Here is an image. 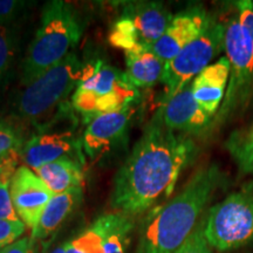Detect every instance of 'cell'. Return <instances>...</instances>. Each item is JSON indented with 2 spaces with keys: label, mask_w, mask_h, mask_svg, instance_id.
Listing matches in <instances>:
<instances>
[{
  "label": "cell",
  "mask_w": 253,
  "mask_h": 253,
  "mask_svg": "<svg viewBox=\"0 0 253 253\" xmlns=\"http://www.w3.org/2000/svg\"><path fill=\"white\" fill-rule=\"evenodd\" d=\"M237 17H238L240 24L246 28L250 37L253 40V1L251 0H240L236 2Z\"/></svg>",
  "instance_id": "obj_27"
},
{
  "label": "cell",
  "mask_w": 253,
  "mask_h": 253,
  "mask_svg": "<svg viewBox=\"0 0 253 253\" xmlns=\"http://www.w3.org/2000/svg\"><path fill=\"white\" fill-rule=\"evenodd\" d=\"M213 21L214 19L202 6L185 9L173 17L166 33L151 49L167 63L202 36Z\"/></svg>",
  "instance_id": "obj_14"
},
{
  "label": "cell",
  "mask_w": 253,
  "mask_h": 253,
  "mask_svg": "<svg viewBox=\"0 0 253 253\" xmlns=\"http://www.w3.org/2000/svg\"><path fill=\"white\" fill-rule=\"evenodd\" d=\"M26 7L25 1L14 0H0V26L13 21Z\"/></svg>",
  "instance_id": "obj_26"
},
{
  "label": "cell",
  "mask_w": 253,
  "mask_h": 253,
  "mask_svg": "<svg viewBox=\"0 0 253 253\" xmlns=\"http://www.w3.org/2000/svg\"><path fill=\"white\" fill-rule=\"evenodd\" d=\"M138 100L140 91L126 73L99 60L84 65L72 95V107L89 123L97 116L135 106Z\"/></svg>",
  "instance_id": "obj_4"
},
{
  "label": "cell",
  "mask_w": 253,
  "mask_h": 253,
  "mask_svg": "<svg viewBox=\"0 0 253 253\" xmlns=\"http://www.w3.org/2000/svg\"><path fill=\"white\" fill-rule=\"evenodd\" d=\"M224 49L230 61L229 84L210 130L232 120L245 108L253 95V40L237 14L225 25Z\"/></svg>",
  "instance_id": "obj_6"
},
{
  "label": "cell",
  "mask_w": 253,
  "mask_h": 253,
  "mask_svg": "<svg viewBox=\"0 0 253 253\" xmlns=\"http://www.w3.org/2000/svg\"><path fill=\"white\" fill-rule=\"evenodd\" d=\"M84 163L72 158H62L38 168L34 172L42 179L54 195L84 186Z\"/></svg>",
  "instance_id": "obj_19"
},
{
  "label": "cell",
  "mask_w": 253,
  "mask_h": 253,
  "mask_svg": "<svg viewBox=\"0 0 253 253\" xmlns=\"http://www.w3.org/2000/svg\"><path fill=\"white\" fill-rule=\"evenodd\" d=\"M197 153L194 140L164 125L158 108L114 179L110 205L116 212L137 216L169 197L183 170Z\"/></svg>",
  "instance_id": "obj_1"
},
{
  "label": "cell",
  "mask_w": 253,
  "mask_h": 253,
  "mask_svg": "<svg viewBox=\"0 0 253 253\" xmlns=\"http://www.w3.org/2000/svg\"><path fill=\"white\" fill-rule=\"evenodd\" d=\"M209 245L230 252L253 243V181L213 205L204 217Z\"/></svg>",
  "instance_id": "obj_7"
},
{
  "label": "cell",
  "mask_w": 253,
  "mask_h": 253,
  "mask_svg": "<svg viewBox=\"0 0 253 253\" xmlns=\"http://www.w3.org/2000/svg\"><path fill=\"white\" fill-rule=\"evenodd\" d=\"M136 108V106L126 107L91 120L81 137L84 154L91 161H99L122 145L126 140Z\"/></svg>",
  "instance_id": "obj_12"
},
{
  "label": "cell",
  "mask_w": 253,
  "mask_h": 253,
  "mask_svg": "<svg viewBox=\"0 0 253 253\" xmlns=\"http://www.w3.org/2000/svg\"><path fill=\"white\" fill-rule=\"evenodd\" d=\"M26 225L21 220L0 219V249H5L21 238Z\"/></svg>",
  "instance_id": "obj_24"
},
{
  "label": "cell",
  "mask_w": 253,
  "mask_h": 253,
  "mask_svg": "<svg viewBox=\"0 0 253 253\" xmlns=\"http://www.w3.org/2000/svg\"><path fill=\"white\" fill-rule=\"evenodd\" d=\"M81 37V21L71 5L61 0L46 2L41 12L40 26L21 65V86L27 87L62 61Z\"/></svg>",
  "instance_id": "obj_3"
},
{
  "label": "cell",
  "mask_w": 253,
  "mask_h": 253,
  "mask_svg": "<svg viewBox=\"0 0 253 253\" xmlns=\"http://www.w3.org/2000/svg\"><path fill=\"white\" fill-rule=\"evenodd\" d=\"M225 148L235 161L240 176L253 173V123L231 132Z\"/></svg>",
  "instance_id": "obj_20"
},
{
  "label": "cell",
  "mask_w": 253,
  "mask_h": 253,
  "mask_svg": "<svg viewBox=\"0 0 253 253\" xmlns=\"http://www.w3.org/2000/svg\"><path fill=\"white\" fill-rule=\"evenodd\" d=\"M204 221V218L199 221L196 229L189 236V238L183 243L181 248L175 253H214L205 238Z\"/></svg>",
  "instance_id": "obj_23"
},
{
  "label": "cell",
  "mask_w": 253,
  "mask_h": 253,
  "mask_svg": "<svg viewBox=\"0 0 253 253\" xmlns=\"http://www.w3.org/2000/svg\"><path fill=\"white\" fill-rule=\"evenodd\" d=\"M1 253H37V240L32 237H24L7 248L2 249Z\"/></svg>",
  "instance_id": "obj_28"
},
{
  "label": "cell",
  "mask_w": 253,
  "mask_h": 253,
  "mask_svg": "<svg viewBox=\"0 0 253 253\" xmlns=\"http://www.w3.org/2000/svg\"><path fill=\"white\" fill-rule=\"evenodd\" d=\"M230 78V61L226 56L209 65L190 84L199 106L214 118L225 96Z\"/></svg>",
  "instance_id": "obj_16"
},
{
  "label": "cell",
  "mask_w": 253,
  "mask_h": 253,
  "mask_svg": "<svg viewBox=\"0 0 253 253\" xmlns=\"http://www.w3.org/2000/svg\"><path fill=\"white\" fill-rule=\"evenodd\" d=\"M53 194L33 170L20 166L11 182V197L14 210L25 225L34 229Z\"/></svg>",
  "instance_id": "obj_13"
},
{
  "label": "cell",
  "mask_w": 253,
  "mask_h": 253,
  "mask_svg": "<svg viewBox=\"0 0 253 253\" xmlns=\"http://www.w3.org/2000/svg\"><path fill=\"white\" fill-rule=\"evenodd\" d=\"M23 144L21 136L13 126L0 122V167L11 158L20 156Z\"/></svg>",
  "instance_id": "obj_22"
},
{
  "label": "cell",
  "mask_w": 253,
  "mask_h": 253,
  "mask_svg": "<svg viewBox=\"0 0 253 253\" xmlns=\"http://www.w3.org/2000/svg\"><path fill=\"white\" fill-rule=\"evenodd\" d=\"M224 36L225 25L213 21L202 36L166 63L161 79L164 86L162 104L184 89L199 73L211 65L218 53L224 49Z\"/></svg>",
  "instance_id": "obj_9"
},
{
  "label": "cell",
  "mask_w": 253,
  "mask_h": 253,
  "mask_svg": "<svg viewBox=\"0 0 253 253\" xmlns=\"http://www.w3.org/2000/svg\"><path fill=\"white\" fill-rule=\"evenodd\" d=\"M84 198V186H79L54 195L49 201L38 225L32 230L33 239L45 240L56 232L60 226L74 212Z\"/></svg>",
  "instance_id": "obj_17"
},
{
  "label": "cell",
  "mask_w": 253,
  "mask_h": 253,
  "mask_svg": "<svg viewBox=\"0 0 253 253\" xmlns=\"http://www.w3.org/2000/svg\"><path fill=\"white\" fill-rule=\"evenodd\" d=\"M50 253H66V252H65V246H63V244L60 245V246H58V248H56V249L53 250V251L50 252Z\"/></svg>",
  "instance_id": "obj_29"
},
{
  "label": "cell",
  "mask_w": 253,
  "mask_h": 253,
  "mask_svg": "<svg viewBox=\"0 0 253 253\" xmlns=\"http://www.w3.org/2000/svg\"><path fill=\"white\" fill-rule=\"evenodd\" d=\"M126 75L132 86L150 88L161 81L166 62L151 48H136L126 52Z\"/></svg>",
  "instance_id": "obj_18"
},
{
  "label": "cell",
  "mask_w": 253,
  "mask_h": 253,
  "mask_svg": "<svg viewBox=\"0 0 253 253\" xmlns=\"http://www.w3.org/2000/svg\"><path fill=\"white\" fill-rule=\"evenodd\" d=\"M14 56V42L6 27L0 26V80L5 77Z\"/></svg>",
  "instance_id": "obj_25"
},
{
  "label": "cell",
  "mask_w": 253,
  "mask_h": 253,
  "mask_svg": "<svg viewBox=\"0 0 253 253\" xmlns=\"http://www.w3.org/2000/svg\"><path fill=\"white\" fill-rule=\"evenodd\" d=\"M132 217L104 213L71 240L63 243L66 253H126L134 230Z\"/></svg>",
  "instance_id": "obj_10"
},
{
  "label": "cell",
  "mask_w": 253,
  "mask_h": 253,
  "mask_svg": "<svg viewBox=\"0 0 253 253\" xmlns=\"http://www.w3.org/2000/svg\"><path fill=\"white\" fill-rule=\"evenodd\" d=\"M173 15L162 2H130L123 8L109 34L110 43L126 52L151 48L172 21Z\"/></svg>",
  "instance_id": "obj_8"
},
{
  "label": "cell",
  "mask_w": 253,
  "mask_h": 253,
  "mask_svg": "<svg viewBox=\"0 0 253 253\" xmlns=\"http://www.w3.org/2000/svg\"><path fill=\"white\" fill-rule=\"evenodd\" d=\"M168 128L183 135H199L211 128L213 118L199 106L188 84L171 100L161 106Z\"/></svg>",
  "instance_id": "obj_15"
},
{
  "label": "cell",
  "mask_w": 253,
  "mask_h": 253,
  "mask_svg": "<svg viewBox=\"0 0 253 253\" xmlns=\"http://www.w3.org/2000/svg\"><path fill=\"white\" fill-rule=\"evenodd\" d=\"M84 63L75 53H69L58 65L25 87L17 101V115L23 121L38 123L63 108L74 94Z\"/></svg>",
  "instance_id": "obj_5"
},
{
  "label": "cell",
  "mask_w": 253,
  "mask_h": 253,
  "mask_svg": "<svg viewBox=\"0 0 253 253\" xmlns=\"http://www.w3.org/2000/svg\"><path fill=\"white\" fill-rule=\"evenodd\" d=\"M2 252V249H0V253H1Z\"/></svg>",
  "instance_id": "obj_30"
},
{
  "label": "cell",
  "mask_w": 253,
  "mask_h": 253,
  "mask_svg": "<svg viewBox=\"0 0 253 253\" xmlns=\"http://www.w3.org/2000/svg\"><path fill=\"white\" fill-rule=\"evenodd\" d=\"M223 182L216 164L199 168L178 195L150 211L136 253H175L197 226L205 205Z\"/></svg>",
  "instance_id": "obj_2"
},
{
  "label": "cell",
  "mask_w": 253,
  "mask_h": 253,
  "mask_svg": "<svg viewBox=\"0 0 253 253\" xmlns=\"http://www.w3.org/2000/svg\"><path fill=\"white\" fill-rule=\"evenodd\" d=\"M38 134L24 142L20 158L26 167L34 171L45 164L62 158H72L84 163L81 137L71 129H50L41 126Z\"/></svg>",
  "instance_id": "obj_11"
},
{
  "label": "cell",
  "mask_w": 253,
  "mask_h": 253,
  "mask_svg": "<svg viewBox=\"0 0 253 253\" xmlns=\"http://www.w3.org/2000/svg\"><path fill=\"white\" fill-rule=\"evenodd\" d=\"M20 156L13 157L0 167V219L18 221L11 197V182L18 169Z\"/></svg>",
  "instance_id": "obj_21"
}]
</instances>
